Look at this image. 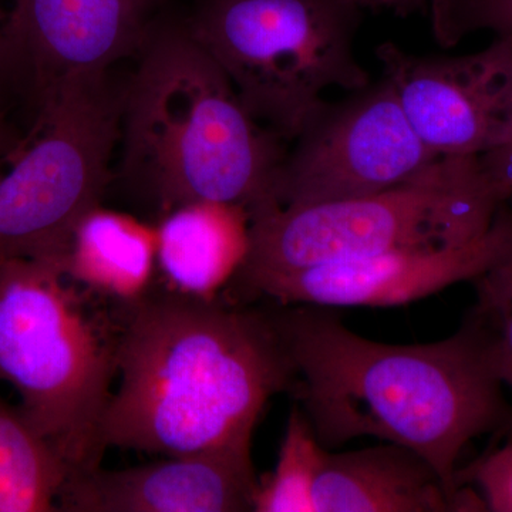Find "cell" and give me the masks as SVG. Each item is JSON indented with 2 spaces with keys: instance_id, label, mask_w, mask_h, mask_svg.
I'll return each mask as SVG.
<instances>
[{
  "instance_id": "cell-1",
  "label": "cell",
  "mask_w": 512,
  "mask_h": 512,
  "mask_svg": "<svg viewBox=\"0 0 512 512\" xmlns=\"http://www.w3.org/2000/svg\"><path fill=\"white\" fill-rule=\"evenodd\" d=\"M266 305L291 359V393L323 447L375 437L410 448L463 512L485 511L473 488L457 487L458 458L470 441L511 430L512 406L473 319L439 342L389 345L323 306Z\"/></svg>"
},
{
  "instance_id": "cell-2",
  "label": "cell",
  "mask_w": 512,
  "mask_h": 512,
  "mask_svg": "<svg viewBox=\"0 0 512 512\" xmlns=\"http://www.w3.org/2000/svg\"><path fill=\"white\" fill-rule=\"evenodd\" d=\"M126 309L104 448L165 457L251 451L266 404L293 386L268 305L167 291Z\"/></svg>"
},
{
  "instance_id": "cell-3",
  "label": "cell",
  "mask_w": 512,
  "mask_h": 512,
  "mask_svg": "<svg viewBox=\"0 0 512 512\" xmlns=\"http://www.w3.org/2000/svg\"><path fill=\"white\" fill-rule=\"evenodd\" d=\"M123 89L121 174L160 211L192 201L276 205L289 144L262 126L185 18L157 15Z\"/></svg>"
},
{
  "instance_id": "cell-4",
  "label": "cell",
  "mask_w": 512,
  "mask_h": 512,
  "mask_svg": "<svg viewBox=\"0 0 512 512\" xmlns=\"http://www.w3.org/2000/svg\"><path fill=\"white\" fill-rule=\"evenodd\" d=\"M63 264L0 261V380L70 477L101 466V424L117 379V338L90 318Z\"/></svg>"
},
{
  "instance_id": "cell-5",
  "label": "cell",
  "mask_w": 512,
  "mask_h": 512,
  "mask_svg": "<svg viewBox=\"0 0 512 512\" xmlns=\"http://www.w3.org/2000/svg\"><path fill=\"white\" fill-rule=\"evenodd\" d=\"M501 205L480 156L440 157L413 180L367 197L256 212L234 279L468 244L491 228Z\"/></svg>"
},
{
  "instance_id": "cell-6",
  "label": "cell",
  "mask_w": 512,
  "mask_h": 512,
  "mask_svg": "<svg viewBox=\"0 0 512 512\" xmlns=\"http://www.w3.org/2000/svg\"><path fill=\"white\" fill-rule=\"evenodd\" d=\"M356 0H194L185 16L258 123L291 144L329 89H365Z\"/></svg>"
},
{
  "instance_id": "cell-7",
  "label": "cell",
  "mask_w": 512,
  "mask_h": 512,
  "mask_svg": "<svg viewBox=\"0 0 512 512\" xmlns=\"http://www.w3.org/2000/svg\"><path fill=\"white\" fill-rule=\"evenodd\" d=\"M123 90L107 74L49 90L18 148L0 163V261L63 264L76 225L110 180Z\"/></svg>"
},
{
  "instance_id": "cell-8",
  "label": "cell",
  "mask_w": 512,
  "mask_h": 512,
  "mask_svg": "<svg viewBox=\"0 0 512 512\" xmlns=\"http://www.w3.org/2000/svg\"><path fill=\"white\" fill-rule=\"evenodd\" d=\"M346 99L325 100L286 150L274 185L278 207L367 197L407 183L437 158L384 77Z\"/></svg>"
},
{
  "instance_id": "cell-9",
  "label": "cell",
  "mask_w": 512,
  "mask_h": 512,
  "mask_svg": "<svg viewBox=\"0 0 512 512\" xmlns=\"http://www.w3.org/2000/svg\"><path fill=\"white\" fill-rule=\"evenodd\" d=\"M511 247L512 207L503 202L491 228L468 244L394 249L366 258L234 279L228 286L237 289L242 302L386 308L476 281Z\"/></svg>"
},
{
  "instance_id": "cell-10",
  "label": "cell",
  "mask_w": 512,
  "mask_h": 512,
  "mask_svg": "<svg viewBox=\"0 0 512 512\" xmlns=\"http://www.w3.org/2000/svg\"><path fill=\"white\" fill-rule=\"evenodd\" d=\"M420 140L440 157L483 156L512 140V35L480 52L419 56L392 42L376 47Z\"/></svg>"
},
{
  "instance_id": "cell-11",
  "label": "cell",
  "mask_w": 512,
  "mask_h": 512,
  "mask_svg": "<svg viewBox=\"0 0 512 512\" xmlns=\"http://www.w3.org/2000/svg\"><path fill=\"white\" fill-rule=\"evenodd\" d=\"M164 0H15L0 25V69L32 117L43 94L104 76L143 45Z\"/></svg>"
},
{
  "instance_id": "cell-12",
  "label": "cell",
  "mask_w": 512,
  "mask_h": 512,
  "mask_svg": "<svg viewBox=\"0 0 512 512\" xmlns=\"http://www.w3.org/2000/svg\"><path fill=\"white\" fill-rule=\"evenodd\" d=\"M251 451L167 456L144 466L97 467L64 484V512H254Z\"/></svg>"
},
{
  "instance_id": "cell-13",
  "label": "cell",
  "mask_w": 512,
  "mask_h": 512,
  "mask_svg": "<svg viewBox=\"0 0 512 512\" xmlns=\"http://www.w3.org/2000/svg\"><path fill=\"white\" fill-rule=\"evenodd\" d=\"M315 512H463L426 458L394 443L325 451L313 485Z\"/></svg>"
},
{
  "instance_id": "cell-14",
  "label": "cell",
  "mask_w": 512,
  "mask_h": 512,
  "mask_svg": "<svg viewBox=\"0 0 512 512\" xmlns=\"http://www.w3.org/2000/svg\"><path fill=\"white\" fill-rule=\"evenodd\" d=\"M154 227L157 268L181 295L218 298L247 258L251 220L241 205L187 202L161 214Z\"/></svg>"
},
{
  "instance_id": "cell-15",
  "label": "cell",
  "mask_w": 512,
  "mask_h": 512,
  "mask_svg": "<svg viewBox=\"0 0 512 512\" xmlns=\"http://www.w3.org/2000/svg\"><path fill=\"white\" fill-rule=\"evenodd\" d=\"M156 268V227L101 204L74 228L64 262V272L74 284L124 306L150 292Z\"/></svg>"
},
{
  "instance_id": "cell-16",
  "label": "cell",
  "mask_w": 512,
  "mask_h": 512,
  "mask_svg": "<svg viewBox=\"0 0 512 512\" xmlns=\"http://www.w3.org/2000/svg\"><path fill=\"white\" fill-rule=\"evenodd\" d=\"M69 476L52 444L0 397V512L59 511Z\"/></svg>"
},
{
  "instance_id": "cell-17",
  "label": "cell",
  "mask_w": 512,
  "mask_h": 512,
  "mask_svg": "<svg viewBox=\"0 0 512 512\" xmlns=\"http://www.w3.org/2000/svg\"><path fill=\"white\" fill-rule=\"evenodd\" d=\"M326 450L308 417L295 404L286 420L274 471L258 481L254 512H315L313 485Z\"/></svg>"
},
{
  "instance_id": "cell-18",
  "label": "cell",
  "mask_w": 512,
  "mask_h": 512,
  "mask_svg": "<svg viewBox=\"0 0 512 512\" xmlns=\"http://www.w3.org/2000/svg\"><path fill=\"white\" fill-rule=\"evenodd\" d=\"M471 284L476 303L467 316L483 333L501 382L512 390V247Z\"/></svg>"
},
{
  "instance_id": "cell-19",
  "label": "cell",
  "mask_w": 512,
  "mask_h": 512,
  "mask_svg": "<svg viewBox=\"0 0 512 512\" xmlns=\"http://www.w3.org/2000/svg\"><path fill=\"white\" fill-rule=\"evenodd\" d=\"M431 33L450 49L477 32L512 35V0H430Z\"/></svg>"
},
{
  "instance_id": "cell-20",
  "label": "cell",
  "mask_w": 512,
  "mask_h": 512,
  "mask_svg": "<svg viewBox=\"0 0 512 512\" xmlns=\"http://www.w3.org/2000/svg\"><path fill=\"white\" fill-rule=\"evenodd\" d=\"M468 466L458 468V488L470 487L487 512H512V429Z\"/></svg>"
},
{
  "instance_id": "cell-21",
  "label": "cell",
  "mask_w": 512,
  "mask_h": 512,
  "mask_svg": "<svg viewBox=\"0 0 512 512\" xmlns=\"http://www.w3.org/2000/svg\"><path fill=\"white\" fill-rule=\"evenodd\" d=\"M480 157L485 174L490 178L501 201L512 205V140Z\"/></svg>"
},
{
  "instance_id": "cell-22",
  "label": "cell",
  "mask_w": 512,
  "mask_h": 512,
  "mask_svg": "<svg viewBox=\"0 0 512 512\" xmlns=\"http://www.w3.org/2000/svg\"><path fill=\"white\" fill-rule=\"evenodd\" d=\"M12 96L0 83V163L18 148L26 131H20L9 117V106L13 103Z\"/></svg>"
},
{
  "instance_id": "cell-23",
  "label": "cell",
  "mask_w": 512,
  "mask_h": 512,
  "mask_svg": "<svg viewBox=\"0 0 512 512\" xmlns=\"http://www.w3.org/2000/svg\"><path fill=\"white\" fill-rule=\"evenodd\" d=\"M363 10L373 12H392L393 15L406 18L429 6L430 0H356Z\"/></svg>"
},
{
  "instance_id": "cell-24",
  "label": "cell",
  "mask_w": 512,
  "mask_h": 512,
  "mask_svg": "<svg viewBox=\"0 0 512 512\" xmlns=\"http://www.w3.org/2000/svg\"><path fill=\"white\" fill-rule=\"evenodd\" d=\"M0 25H2V23H0Z\"/></svg>"
}]
</instances>
